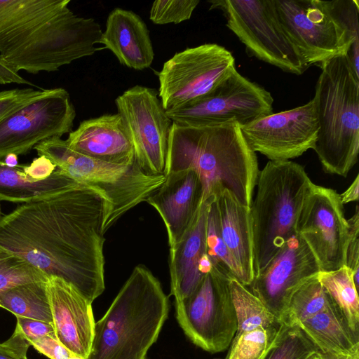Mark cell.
Masks as SVG:
<instances>
[{"label":"cell","instance_id":"39","mask_svg":"<svg viewBox=\"0 0 359 359\" xmlns=\"http://www.w3.org/2000/svg\"><path fill=\"white\" fill-rule=\"evenodd\" d=\"M30 346L25 337L15 328L6 341L0 343V359H28L27 354Z\"/></svg>","mask_w":359,"mask_h":359},{"label":"cell","instance_id":"4","mask_svg":"<svg viewBox=\"0 0 359 359\" xmlns=\"http://www.w3.org/2000/svg\"><path fill=\"white\" fill-rule=\"evenodd\" d=\"M320 67L312 99L318 123L313 149L325 172L346 177L359 151V76L347 55Z\"/></svg>","mask_w":359,"mask_h":359},{"label":"cell","instance_id":"10","mask_svg":"<svg viewBox=\"0 0 359 359\" xmlns=\"http://www.w3.org/2000/svg\"><path fill=\"white\" fill-rule=\"evenodd\" d=\"M230 278L213 267L187 298L175 302L176 320L185 335L211 353L226 349L237 331Z\"/></svg>","mask_w":359,"mask_h":359},{"label":"cell","instance_id":"46","mask_svg":"<svg viewBox=\"0 0 359 359\" xmlns=\"http://www.w3.org/2000/svg\"><path fill=\"white\" fill-rule=\"evenodd\" d=\"M345 359H359V351L355 352V353L348 356Z\"/></svg>","mask_w":359,"mask_h":359},{"label":"cell","instance_id":"18","mask_svg":"<svg viewBox=\"0 0 359 359\" xmlns=\"http://www.w3.org/2000/svg\"><path fill=\"white\" fill-rule=\"evenodd\" d=\"M47 289L57 339L71 353L87 359L95 325L93 303L60 277L50 276Z\"/></svg>","mask_w":359,"mask_h":359},{"label":"cell","instance_id":"26","mask_svg":"<svg viewBox=\"0 0 359 359\" xmlns=\"http://www.w3.org/2000/svg\"><path fill=\"white\" fill-rule=\"evenodd\" d=\"M78 182L57 168L48 178L34 180L21 165L10 168L0 159V200L25 203L41 201L64 192Z\"/></svg>","mask_w":359,"mask_h":359},{"label":"cell","instance_id":"43","mask_svg":"<svg viewBox=\"0 0 359 359\" xmlns=\"http://www.w3.org/2000/svg\"><path fill=\"white\" fill-rule=\"evenodd\" d=\"M359 195V176L356 175L351 184L342 193L339 194L343 205L358 201Z\"/></svg>","mask_w":359,"mask_h":359},{"label":"cell","instance_id":"23","mask_svg":"<svg viewBox=\"0 0 359 359\" xmlns=\"http://www.w3.org/2000/svg\"><path fill=\"white\" fill-rule=\"evenodd\" d=\"M221 236L240 267L246 287L255 278L253 241L250 207L242 204L227 189L214 196Z\"/></svg>","mask_w":359,"mask_h":359},{"label":"cell","instance_id":"48","mask_svg":"<svg viewBox=\"0 0 359 359\" xmlns=\"http://www.w3.org/2000/svg\"><path fill=\"white\" fill-rule=\"evenodd\" d=\"M69 359H85V358L80 357L79 355H74V354H72Z\"/></svg>","mask_w":359,"mask_h":359},{"label":"cell","instance_id":"14","mask_svg":"<svg viewBox=\"0 0 359 359\" xmlns=\"http://www.w3.org/2000/svg\"><path fill=\"white\" fill-rule=\"evenodd\" d=\"M75 117L65 89H44L39 97L0 121V159L8 154H27L42 141L69 133Z\"/></svg>","mask_w":359,"mask_h":359},{"label":"cell","instance_id":"45","mask_svg":"<svg viewBox=\"0 0 359 359\" xmlns=\"http://www.w3.org/2000/svg\"><path fill=\"white\" fill-rule=\"evenodd\" d=\"M319 353V352H318ZM321 357V359H345L343 358L337 357L328 353H319Z\"/></svg>","mask_w":359,"mask_h":359},{"label":"cell","instance_id":"15","mask_svg":"<svg viewBox=\"0 0 359 359\" xmlns=\"http://www.w3.org/2000/svg\"><path fill=\"white\" fill-rule=\"evenodd\" d=\"M296 233L310 248L321 271L345 266L348 224L335 190L313 184L304 201Z\"/></svg>","mask_w":359,"mask_h":359},{"label":"cell","instance_id":"7","mask_svg":"<svg viewBox=\"0 0 359 359\" xmlns=\"http://www.w3.org/2000/svg\"><path fill=\"white\" fill-rule=\"evenodd\" d=\"M102 31L93 18L79 17L69 8L32 33L10 55L2 57L15 71L55 72L100 49Z\"/></svg>","mask_w":359,"mask_h":359},{"label":"cell","instance_id":"25","mask_svg":"<svg viewBox=\"0 0 359 359\" xmlns=\"http://www.w3.org/2000/svg\"><path fill=\"white\" fill-rule=\"evenodd\" d=\"M320 353L346 358L359 351V339L332 302L297 325Z\"/></svg>","mask_w":359,"mask_h":359},{"label":"cell","instance_id":"38","mask_svg":"<svg viewBox=\"0 0 359 359\" xmlns=\"http://www.w3.org/2000/svg\"><path fill=\"white\" fill-rule=\"evenodd\" d=\"M16 319L15 328L29 343L45 336L56 337L53 323L20 316H16Z\"/></svg>","mask_w":359,"mask_h":359},{"label":"cell","instance_id":"40","mask_svg":"<svg viewBox=\"0 0 359 359\" xmlns=\"http://www.w3.org/2000/svg\"><path fill=\"white\" fill-rule=\"evenodd\" d=\"M30 344L50 359H69L72 354L59 342L56 337L45 336L32 341Z\"/></svg>","mask_w":359,"mask_h":359},{"label":"cell","instance_id":"27","mask_svg":"<svg viewBox=\"0 0 359 359\" xmlns=\"http://www.w3.org/2000/svg\"><path fill=\"white\" fill-rule=\"evenodd\" d=\"M318 280L333 304L346 320L351 331L358 337L359 299L351 271L343 266L334 271H320Z\"/></svg>","mask_w":359,"mask_h":359},{"label":"cell","instance_id":"47","mask_svg":"<svg viewBox=\"0 0 359 359\" xmlns=\"http://www.w3.org/2000/svg\"><path fill=\"white\" fill-rule=\"evenodd\" d=\"M307 359H321L320 355L318 352L312 354Z\"/></svg>","mask_w":359,"mask_h":359},{"label":"cell","instance_id":"32","mask_svg":"<svg viewBox=\"0 0 359 359\" xmlns=\"http://www.w3.org/2000/svg\"><path fill=\"white\" fill-rule=\"evenodd\" d=\"M206 246L213 267L246 286L242 271L222 240L214 198L209 204L207 215Z\"/></svg>","mask_w":359,"mask_h":359},{"label":"cell","instance_id":"33","mask_svg":"<svg viewBox=\"0 0 359 359\" xmlns=\"http://www.w3.org/2000/svg\"><path fill=\"white\" fill-rule=\"evenodd\" d=\"M49 277L25 258L0 249V296L21 285L48 282Z\"/></svg>","mask_w":359,"mask_h":359},{"label":"cell","instance_id":"1","mask_svg":"<svg viewBox=\"0 0 359 359\" xmlns=\"http://www.w3.org/2000/svg\"><path fill=\"white\" fill-rule=\"evenodd\" d=\"M102 196L78 182L0 219V249L72 284L90 302L105 289Z\"/></svg>","mask_w":359,"mask_h":359},{"label":"cell","instance_id":"12","mask_svg":"<svg viewBox=\"0 0 359 359\" xmlns=\"http://www.w3.org/2000/svg\"><path fill=\"white\" fill-rule=\"evenodd\" d=\"M268 90L236 69L214 90L183 107L166 111L172 122L185 126L247 125L273 113Z\"/></svg>","mask_w":359,"mask_h":359},{"label":"cell","instance_id":"34","mask_svg":"<svg viewBox=\"0 0 359 359\" xmlns=\"http://www.w3.org/2000/svg\"><path fill=\"white\" fill-rule=\"evenodd\" d=\"M275 333L258 327L236 334L226 359H260Z\"/></svg>","mask_w":359,"mask_h":359},{"label":"cell","instance_id":"6","mask_svg":"<svg viewBox=\"0 0 359 359\" xmlns=\"http://www.w3.org/2000/svg\"><path fill=\"white\" fill-rule=\"evenodd\" d=\"M34 149L62 172L102 196L106 203L104 232L128 210L146 202L165 180L163 174L147 173L136 160L130 164H113L78 153L61 137L42 141Z\"/></svg>","mask_w":359,"mask_h":359},{"label":"cell","instance_id":"28","mask_svg":"<svg viewBox=\"0 0 359 359\" xmlns=\"http://www.w3.org/2000/svg\"><path fill=\"white\" fill-rule=\"evenodd\" d=\"M229 290L237 320L236 334L258 327H263L271 333L277 331L279 324L275 316L246 286L231 278Z\"/></svg>","mask_w":359,"mask_h":359},{"label":"cell","instance_id":"36","mask_svg":"<svg viewBox=\"0 0 359 359\" xmlns=\"http://www.w3.org/2000/svg\"><path fill=\"white\" fill-rule=\"evenodd\" d=\"M44 89L15 88L0 91V121L39 97Z\"/></svg>","mask_w":359,"mask_h":359},{"label":"cell","instance_id":"2","mask_svg":"<svg viewBox=\"0 0 359 359\" xmlns=\"http://www.w3.org/2000/svg\"><path fill=\"white\" fill-rule=\"evenodd\" d=\"M185 170L198 175L203 203L227 189L250 207L259 170L256 153L239 125L185 126L172 122L164 175Z\"/></svg>","mask_w":359,"mask_h":359},{"label":"cell","instance_id":"35","mask_svg":"<svg viewBox=\"0 0 359 359\" xmlns=\"http://www.w3.org/2000/svg\"><path fill=\"white\" fill-rule=\"evenodd\" d=\"M200 1L158 0L153 2L149 19L156 25L179 24L191 18Z\"/></svg>","mask_w":359,"mask_h":359},{"label":"cell","instance_id":"16","mask_svg":"<svg viewBox=\"0 0 359 359\" xmlns=\"http://www.w3.org/2000/svg\"><path fill=\"white\" fill-rule=\"evenodd\" d=\"M250 146L270 161H290L313 148L318 123L313 100L241 126Z\"/></svg>","mask_w":359,"mask_h":359},{"label":"cell","instance_id":"42","mask_svg":"<svg viewBox=\"0 0 359 359\" xmlns=\"http://www.w3.org/2000/svg\"><path fill=\"white\" fill-rule=\"evenodd\" d=\"M28 84L37 87L22 78L18 72L11 68L0 55V84L8 83Z\"/></svg>","mask_w":359,"mask_h":359},{"label":"cell","instance_id":"31","mask_svg":"<svg viewBox=\"0 0 359 359\" xmlns=\"http://www.w3.org/2000/svg\"><path fill=\"white\" fill-rule=\"evenodd\" d=\"M317 352L298 326L280 324L260 359H307Z\"/></svg>","mask_w":359,"mask_h":359},{"label":"cell","instance_id":"49","mask_svg":"<svg viewBox=\"0 0 359 359\" xmlns=\"http://www.w3.org/2000/svg\"><path fill=\"white\" fill-rule=\"evenodd\" d=\"M2 217L1 216V207H0V219Z\"/></svg>","mask_w":359,"mask_h":359},{"label":"cell","instance_id":"9","mask_svg":"<svg viewBox=\"0 0 359 359\" xmlns=\"http://www.w3.org/2000/svg\"><path fill=\"white\" fill-rule=\"evenodd\" d=\"M281 25L305 65L320 67L351 47L359 46L330 1L273 0Z\"/></svg>","mask_w":359,"mask_h":359},{"label":"cell","instance_id":"24","mask_svg":"<svg viewBox=\"0 0 359 359\" xmlns=\"http://www.w3.org/2000/svg\"><path fill=\"white\" fill-rule=\"evenodd\" d=\"M69 0H0V53L68 8Z\"/></svg>","mask_w":359,"mask_h":359},{"label":"cell","instance_id":"3","mask_svg":"<svg viewBox=\"0 0 359 359\" xmlns=\"http://www.w3.org/2000/svg\"><path fill=\"white\" fill-rule=\"evenodd\" d=\"M169 313L160 281L137 265L95 325L87 359H146Z\"/></svg>","mask_w":359,"mask_h":359},{"label":"cell","instance_id":"21","mask_svg":"<svg viewBox=\"0 0 359 359\" xmlns=\"http://www.w3.org/2000/svg\"><path fill=\"white\" fill-rule=\"evenodd\" d=\"M212 198L202 203L189 228L169 250L170 294L175 302L187 298L204 276L199 271V264L207 254V215Z\"/></svg>","mask_w":359,"mask_h":359},{"label":"cell","instance_id":"13","mask_svg":"<svg viewBox=\"0 0 359 359\" xmlns=\"http://www.w3.org/2000/svg\"><path fill=\"white\" fill-rule=\"evenodd\" d=\"M132 142L136 161L150 175H164L172 120L158 91L135 85L115 100Z\"/></svg>","mask_w":359,"mask_h":359},{"label":"cell","instance_id":"29","mask_svg":"<svg viewBox=\"0 0 359 359\" xmlns=\"http://www.w3.org/2000/svg\"><path fill=\"white\" fill-rule=\"evenodd\" d=\"M0 307L9 311L15 317L53 323L47 282L21 285L2 294Z\"/></svg>","mask_w":359,"mask_h":359},{"label":"cell","instance_id":"20","mask_svg":"<svg viewBox=\"0 0 359 359\" xmlns=\"http://www.w3.org/2000/svg\"><path fill=\"white\" fill-rule=\"evenodd\" d=\"M66 142L74 151L107 163L130 164L136 160L130 137L118 113L81 121L69 133Z\"/></svg>","mask_w":359,"mask_h":359},{"label":"cell","instance_id":"41","mask_svg":"<svg viewBox=\"0 0 359 359\" xmlns=\"http://www.w3.org/2000/svg\"><path fill=\"white\" fill-rule=\"evenodd\" d=\"M21 168L30 179L42 180L50 177L55 170L56 166L46 156H39L29 165H21Z\"/></svg>","mask_w":359,"mask_h":359},{"label":"cell","instance_id":"44","mask_svg":"<svg viewBox=\"0 0 359 359\" xmlns=\"http://www.w3.org/2000/svg\"><path fill=\"white\" fill-rule=\"evenodd\" d=\"M4 163L10 168H17L18 165V155L15 154H8L4 158Z\"/></svg>","mask_w":359,"mask_h":359},{"label":"cell","instance_id":"19","mask_svg":"<svg viewBox=\"0 0 359 359\" xmlns=\"http://www.w3.org/2000/svg\"><path fill=\"white\" fill-rule=\"evenodd\" d=\"M147 203L160 215L165 225L169 248H172L191 226L203 203V189L193 170L170 172Z\"/></svg>","mask_w":359,"mask_h":359},{"label":"cell","instance_id":"11","mask_svg":"<svg viewBox=\"0 0 359 359\" xmlns=\"http://www.w3.org/2000/svg\"><path fill=\"white\" fill-rule=\"evenodd\" d=\"M234 69L232 53L220 45L187 48L158 72V97L165 111L191 104L214 90Z\"/></svg>","mask_w":359,"mask_h":359},{"label":"cell","instance_id":"5","mask_svg":"<svg viewBox=\"0 0 359 359\" xmlns=\"http://www.w3.org/2000/svg\"><path fill=\"white\" fill-rule=\"evenodd\" d=\"M314 183L292 161H269L259 171L250 207L255 276L296 233L304 201Z\"/></svg>","mask_w":359,"mask_h":359},{"label":"cell","instance_id":"37","mask_svg":"<svg viewBox=\"0 0 359 359\" xmlns=\"http://www.w3.org/2000/svg\"><path fill=\"white\" fill-rule=\"evenodd\" d=\"M348 241L346 251L345 266L351 272L354 284L358 289L359 279V209L355 206L354 214L347 219Z\"/></svg>","mask_w":359,"mask_h":359},{"label":"cell","instance_id":"30","mask_svg":"<svg viewBox=\"0 0 359 359\" xmlns=\"http://www.w3.org/2000/svg\"><path fill=\"white\" fill-rule=\"evenodd\" d=\"M332 302L317 276L313 278L292 295L280 324L297 326L301 322L325 310Z\"/></svg>","mask_w":359,"mask_h":359},{"label":"cell","instance_id":"17","mask_svg":"<svg viewBox=\"0 0 359 359\" xmlns=\"http://www.w3.org/2000/svg\"><path fill=\"white\" fill-rule=\"evenodd\" d=\"M320 271L316 256L296 233L249 286L280 324L294 292Z\"/></svg>","mask_w":359,"mask_h":359},{"label":"cell","instance_id":"8","mask_svg":"<svg viewBox=\"0 0 359 359\" xmlns=\"http://www.w3.org/2000/svg\"><path fill=\"white\" fill-rule=\"evenodd\" d=\"M228 28L256 58L283 72L302 74L309 67L281 25L273 0L209 1Z\"/></svg>","mask_w":359,"mask_h":359},{"label":"cell","instance_id":"22","mask_svg":"<svg viewBox=\"0 0 359 359\" xmlns=\"http://www.w3.org/2000/svg\"><path fill=\"white\" fill-rule=\"evenodd\" d=\"M100 44L111 51L121 65L135 70L149 68L154 58L147 25L133 11L121 8L109 13Z\"/></svg>","mask_w":359,"mask_h":359}]
</instances>
